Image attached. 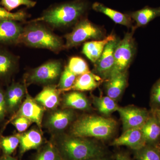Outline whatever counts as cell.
Instances as JSON below:
<instances>
[{"label":"cell","instance_id":"cell-23","mask_svg":"<svg viewBox=\"0 0 160 160\" xmlns=\"http://www.w3.org/2000/svg\"><path fill=\"white\" fill-rule=\"evenodd\" d=\"M92 9L96 11L106 15L117 24L129 28L132 26V21L129 15L124 14L98 2H95L93 4Z\"/></svg>","mask_w":160,"mask_h":160},{"label":"cell","instance_id":"cell-19","mask_svg":"<svg viewBox=\"0 0 160 160\" xmlns=\"http://www.w3.org/2000/svg\"><path fill=\"white\" fill-rule=\"evenodd\" d=\"M26 92V87L19 83L13 82L5 93L7 110L14 111L19 106Z\"/></svg>","mask_w":160,"mask_h":160},{"label":"cell","instance_id":"cell-30","mask_svg":"<svg viewBox=\"0 0 160 160\" xmlns=\"http://www.w3.org/2000/svg\"><path fill=\"white\" fill-rule=\"evenodd\" d=\"M77 76L69 70L67 66L65 67L60 76L58 84L59 89L60 91H68L73 86Z\"/></svg>","mask_w":160,"mask_h":160},{"label":"cell","instance_id":"cell-9","mask_svg":"<svg viewBox=\"0 0 160 160\" xmlns=\"http://www.w3.org/2000/svg\"><path fill=\"white\" fill-rule=\"evenodd\" d=\"M120 39L116 38L109 42L97 62L94 64V72L103 80H108L114 64L115 49Z\"/></svg>","mask_w":160,"mask_h":160},{"label":"cell","instance_id":"cell-11","mask_svg":"<svg viewBox=\"0 0 160 160\" xmlns=\"http://www.w3.org/2000/svg\"><path fill=\"white\" fill-rule=\"evenodd\" d=\"M146 145L141 128L128 129L112 141L110 145L113 146H126L133 151L137 150Z\"/></svg>","mask_w":160,"mask_h":160},{"label":"cell","instance_id":"cell-31","mask_svg":"<svg viewBox=\"0 0 160 160\" xmlns=\"http://www.w3.org/2000/svg\"><path fill=\"white\" fill-rule=\"evenodd\" d=\"M0 4L7 11L10 12L22 5L32 8L35 6L36 2L32 0H1Z\"/></svg>","mask_w":160,"mask_h":160},{"label":"cell","instance_id":"cell-26","mask_svg":"<svg viewBox=\"0 0 160 160\" xmlns=\"http://www.w3.org/2000/svg\"><path fill=\"white\" fill-rule=\"evenodd\" d=\"M134 151L136 160H160V152L157 146L146 144Z\"/></svg>","mask_w":160,"mask_h":160},{"label":"cell","instance_id":"cell-22","mask_svg":"<svg viewBox=\"0 0 160 160\" xmlns=\"http://www.w3.org/2000/svg\"><path fill=\"white\" fill-rule=\"evenodd\" d=\"M18 57L6 49L0 48V78L9 77L17 67Z\"/></svg>","mask_w":160,"mask_h":160},{"label":"cell","instance_id":"cell-16","mask_svg":"<svg viewBox=\"0 0 160 160\" xmlns=\"http://www.w3.org/2000/svg\"><path fill=\"white\" fill-rule=\"evenodd\" d=\"M141 129L146 140V144L157 146L160 142V122L151 112L149 118Z\"/></svg>","mask_w":160,"mask_h":160},{"label":"cell","instance_id":"cell-18","mask_svg":"<svg viewBox=\"0 0 160 160\" xmlns=\"http://www.w3.org/2000/svg\"><path fill=\"white\" fill-rule=\"evenodd\" d=\"M102 81L97 75L89 72L78 76L73 86L68 90L80 92L91 91L97 88Z\"/></svg>","mask_w":160,"mask_h":160},{"label":"cell","instance_id":"cell-14","mask_svg":"<svg viewBox=\"0 0 160 160\" xmlns=\"http://www.w3.org/2000/svg\"><path fill=\"white\" fill-rule=\"evenodd\" d=\"M114 34H110L102 39L93 40L84 43L82 53L92 62H97L107 44L116 38Z\"/></svg>","mask_w":160,"mask_h":160},{"label":"cell","instance_id":"cell-25","mask_svg":"<svg viewBox=\"0 0 160 160\" xmlns=\"http://www.w3.org/2000/svg\"><path fill=\"white\" fill-rule=\"evenodd\" d=\"M93 105L100 113L108 116L114 112L118 111L119 106L116 101L109 97H97L92 96Z\"/></svg>","mask_w":160,"mask_h":160},{"label":"cell","instance_id":"cell-6","mask_svg":"<svg viewBox=\"0 0 160 160\" xmlns=\"http://www.w3.org/2000/svg\"><path fill=\"white\" fill-rule=\"evenodd\" d=\"M134 31L132 29L131 32H127L122 39L119 41L115 49L114 66L109 78L128 71L135 53V43L133 37Z\"/></svg>","mask_w":160,"mask_h":160},{"label":"cell","instance_id":"cell-33","mask_svg":"<svg viewBox=\"0 0 160 160\" xmlns=\"http://www.w3.org/2000/svg\"><path fill=\"white\" fill-rule=\"evenodd\" d=\"M151 110L160 109V78L153 84L150 92Z\"/></svg>","mask_w":160,"mask_h":160},{"label":"cell","instance_id":"cell-7","mask_svg":"<svg viewBox=\"0 0 160 160\" xmlns=\"http://www.w3.org/2000/svg\"><path fill=\"white\" fill-rule=\"evenodd\" d=\"M62 64L58 60H52L32 69L27 75V82L36 84H51L61 76Z\"/></svg>","mask_w":160,"mask_h":160},{"label":"cell","instance_id":"cell-1","mask_svg":"<svg viewBox=\"0 0 160 160\" xmlns=\"http://www.w3.org/2000/svg\"><path fill=\"white\" fill-rule=\"evenodd\" d=\"M54 144L62 160H88L108 154L102 143L88 138L72 135L63 138Z\"/></svg>","mask_w":160,"mask_h":160},{"label":"cell","instance_id":"cell-2","mask_svg":"<svg viewBox=\"0 0 160 160\" xmlns=\"http://www.w3.org/2000/svg\"><path fill=\"white\" fill-rule=\"evenodd\" d=\"M117 126L116 121L112 118L87 115L80 118L73 123L71 133L75 137L104 141L112 137Z\"/></svg>","mask_w":160,"mask_h":160},{"label":"cell","instance_id":"cell-12","mask_svg":"<svg viewBox=\"0 0 160 160\" xmlns=\"http://www.w3.org/2000/svg\"><path fill=\"white\" fill-rule=\"evenodd\" d=\"M23 29L18 21L12 20L0 21V44H18Z\"/></svg>","mask_w":160,"mask_h":160},{"label":"cell","instance_id":"cell-37","mask_svg":"<svg viewBox=\"0 0 160 160\" xmlns=\"http://www.w3.org/2000/svg\"><path fill=\"white\" fill-rule=\"evenodd\" d=\"M150 111L156 117L160 122V109H156L153 110H150Z\"/></svg>","mask_w":160,"mask_h":160},{"label":"cell","instance_id":"cell-3","mask_svg":"<svg viewBox=\"0 0 160 160\" xmlns=\"http://www.w3.org/2000/svg\"><path fill=\"white\" fill-rule=\"evenodd\" d=\"M58 52L65 47L62 39L42 24L32 22L24 27L18 44Z\"/></svg>","mask_w":160,"mask_h":160},{"label":"cell","instance_id":"cell-29","mask_svg":"<svg viewBox=\"0 0 160 160\" xmlns=\"http://www.w3.org/2000/svg\"><path fill=\"white\" fill-rule=\"evenodd\" d=\"M19 139L17 136L6 137L0 140V147L5 155H11L19 144Z\"/></svg>","mask_w":160,"mask_h":160},{"label":"cell","instance_id":"cell-36","mask_svg":"<svg viewBox=\"0 0 160 160\" xmlns=\"http://www.w3.org/2000/svg\"><path fill=\"white\" fill-rule=\"evenodd\" d=\"M114 158L116 160H132L129 154L124 152H118L116 153Z\"/></svg>","mask_w":160,"mask_h":160},{"label":"cell","instance_id":"cell-24","mask_svg":"<svg viewBox=\"0 0 160 160\" xmlns=\"http://www.w3.org/2000/svg\"><path fill=\"white\" fill-rule=\"evenodd\" d=\"M63 105L67 109L89 110L90 104L89 100L82 92L74 91L67 93L64 96Z\"/></svg>","mask_w":160,"mask_h":160},{"label":"cell","instance_id":"cell-10","mask_svg":"<svg viewBox=\"0 0 160 160\" xmlns=\"http://www.w3.org/2000/svg\"><path fill=\"white\" fill-rule=\"evenodd\" d=\"M44 112V108L27 93L25 101L12 119L18 117H23L32 122L35 123L41 129Z\"/></svg>","mask_w":160,"mask_h":160},{"label":"cell","instance_id":"cell-27","mask_svg":"<svg viewBox=\"0 0 160 160\" xmlns=\"http://www.w3.org/2000/svg\"><path fill=\"white\" fill-rule=\"evenodd\" d=\"M34 160H62L58 149L54 144H46L39 152Z\"/></svg>","mask_w":160,"mask_h":160},{"label":"cell","instance_id":"cell-21","mask_svg":"<svg viewBox=\"0 0 160 160\" xmlns=\"http://www.w3.org/2000/svg\"><path fill=\"white\" fill-rule=\"evenodd\" d=\"M130 17L136 22V25L132 29H135L138 27H145L152 20L160 17V7L152 8L146 6L143 9L132 12Z\"/></svg>","mask_w":160,"mask_h":160},{"label":"cell","instance_id":"cell-28","mask_svg":"<svg viewBox=\"0 0 160 160\" xmlns=\"http://www.w3.org/2000/svg\"><path fill=\"white\" fill-rule=\"evenodd\" d=\"M67 66L69 70L77 76L90 72L85 60L79 57H72Z\"/></svg>","mask_w":160,"mask_h":160},{"label":"cell","instance_id":"cell-35","mask_svg":"<svg viewBox=\"0 0 160 160\" xmlns=\"http://www.w3.org/2000/svg\"><path fill=\"white\" fill-rule=\"evenodd\" d=\"M7 110L5 93L0 88V121L4 119Z\"/></svg>","mask_w":160,"mask_h":160},{"label":"cell","instance_id":"cell-39","mask_svg":"<svg viewBox=\"0 0 160 160\" xmlns=\"http://www.w3.org/2000/svg\"><path fill=\"white\" fill-rule=\"evenodd\" d=\"M88 160H110L109 158H108L107 155L103 156L98 157H96L90 159Z\"/></svg>","mask_w":160,"mask_h":160},{"label":"cell","instance_id":"cell-4","mask_svg":"<svg viewBox=\"0 0 160 160\" xmlns=\"http://www.w3.org/2000/svg\"><path fill=\"white\" fill-rule=\"evenodd\" d=\"M87 7L86 3L80 0L64 3L46 10L32 22L42 21L56 28L68 27L79 21Z\"/></svg>","mask_w":160,"mask_h":160},{"label":"cell","instance_id":"cell-38","mask_svg":"<svg viewBox=\"0 0 160 160\" xmlns=\"http://www.w3.org/2000/svg\"><path fill=\"white\" fill-rule=\"evenodd\" d=\"M0 160H19L16 158L12 157L10 155H3L2 157L0 158Z\"/></svg>","mask_w":160,"mask_h":160},{"label":"cell","instance_id":"cell-15","mask_svg":"<svg viewBox=\"0 0 160 160\" xmlns=\"http://www.w3.org/2000/svg\"><path fill=\"white\" fill-rule=\"evenodd\" d=\"M16 135L19 139V154L21 156L29 150L38 149L42 144V137L37 129H31L23 134Z\"/></svg>","mask_w":160,"mask_h":160},{"label":"cell","instance_id":"cell-8","mask_svg":"<svg viewBox=\"0 0 160 160\" xmlns=\"http://www.w3.org/2000/svg\"><path fill=\"white\" fill-rule=\"evenodd\" d=\"M123 125V131L141 128L149 118L151 112L134 106L119 107L118 111Z\"/></svg>","mask_w":160,"mask_h":160},{"label":"cell","instance_id":"cell-41","mask_svg":"<svg viewBox=\"0 0 160 160\" xmlns=\"http://www.w3.org/2000/svg\"><path fill=\"white\" fill-rule=\"evenodd\" d=\"M0 149H1V147H0Z\"/></svg>","mask_w":160,"mask_h":160},{"label":"cell","instance_id":"cell-17","mask_svg":"<svg viewBox=\"0 0 160 160\" xmlns=\"http://www.w3.org/2000/svg\"><path fill=\"white\" fill-rule=\"evenodd\" d=\"M60 92L56 86H45L34 99L45 108L53 109L57 107L59 103Z\"/></svg>","mask_w":160,"mask_h":160},{"label":"cell","instance_id":"cell-5","mask_svg":"<svg viewBox=\"0 0 160 160\" xmlns=\"http://www.w3.org/2000/svg\"><path fill=\"white\" fill-rule=\"evenodd\" d=\"M65 49L78 46L89 40L102 39L106 38L102 29L87 19L80 20L76 24L71 32L65 35Z\"/></svg>","mask_w":160,"mask_h":160},{"label":"cell","instance_id":"cell-20","mask_svg":"<svg viewBox=\"0 0 160 160\" xmlns=\"http://www.w3.org/2000/svg\"><path fill=\"white\" fill-rule=\"evenodd\" d=\"M74 117V112L71 109H66L54 112L49 117L48 125L54 130H63L69 126Z\"/></svg>","mask_w":160,"mask_h":160},{"label":"cell","instance_id":"cell-13","mask_svg":"<svg viewBox=\"0 0 160 160\" xmlns=\"http://www.w3.org/2000/svg\"><path fill=\"white\" fill-rule=\"evenodd\" d=\"M128 72L118 73L106 80L105 89L107 96L117 101L125 91L128 85Z\"/></svg>","mask_w":160,"mask_h":160},{"label":"cell","instance_id":"cell-32","mask_svg":"<svg viewBox=\"0 0 160 160\" xmlns=\"http://www.w3.org/2000/svg\"><path fill=\"white\" fill-rule=\"evenodd\" d=\"M27 17L26 12L23 10L11 12L0 6V21L4 20H12L18 22H24Z\"/></svg>","mask_w":160,"mask_h":160},{"label":"cell","instance_id":"cell-34","mask_svg":"<svg viewBox=\"0 0 160 160\" xmlns=\"http://www.w3.org/2000/svg\"><path fill=\"white\" fill-rule=\"evenodd\" d=\"M31 123V121L23 117H18L15 118L12 122L13 126L20 132L26 131Z\"/></svg>","mask_w":160,"mask_h":160},{"label":"cell","instance_id":"cell-40","mask_svg":"<svg viewBox=\"0 0 160 160\" xmlns=\"http://www.w3.org/2000/svg\"><path fill=\"white\" fill-rule=\"evenodd\" d=\"M157 147L158 149V150H159L160 152V142H159V143H158V144L157 145Z\"/></svg>","mask_w":160,"mask_h":160}]
</instances>
